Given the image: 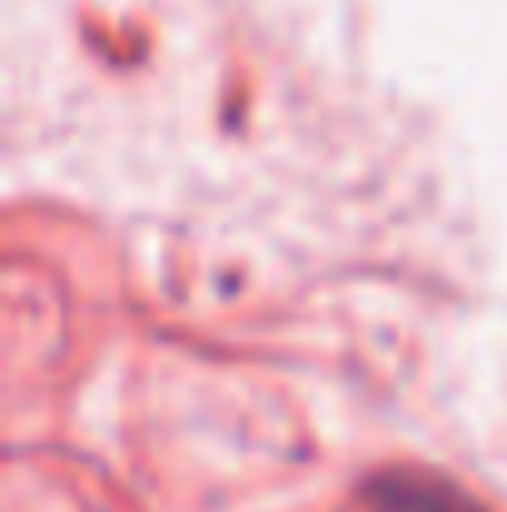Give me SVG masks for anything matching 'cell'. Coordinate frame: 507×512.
<instances>
[{"label": "cell", "instance_id": "1", "mask_svg": "<svg viewBox=\"0 0 507 512\" xmlns=\"http://www.w3.org/2000/svg\"><path fill=\"white\" fill-rule=\"evenodd\" d=\"M368 512H483L463 488L423 468H388L363 488Z\"/></svg>", "mask_w": 507, "mask_h": 512}]
</instances>
